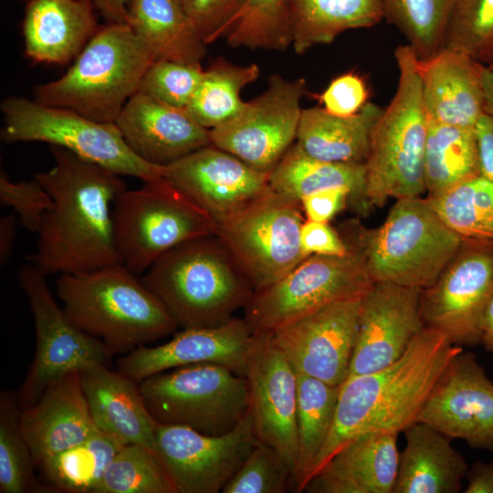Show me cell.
I'll return each instance as SVG.
<instances>
[{"label":"cell","mask_w":493,"mask_h":493,"mask_svg":"<svg viewBox=\"0 0 493 493\" xmlns=\"http://www.w3.org/2000/svg\"><path fill=\"white\" fill-rule=\"evenodd\" d=\"M54 165L34 177L52 198L27 257L44 275L80 274L121 264L114 240L113 205L126 189L121 175L58 146Z\"/></svg>","instance_id":"obj_1"},{"label":"cell","mask_w":493,"mask_h":493,"mask_svg":"<svg viewBox=\"0 0 493 493\" xmlns=\"http://www.w3.org/2000/svg\"><path fill=\"white\" fill-rule=\"evenodd\" d=\"M463 350L442 331L425 326L389 366L347 377L340 387L330 432L305 486L350 441L371 433L399 434L417 421L436 382Z\"/></svg>","instance_id":"obj_2"},{"label":"cell","mask_w":493,"mask_h":493,"mask_svg":"<svg viewBox=\"0 0 493 493\" xmlns=\"http://www.w3.org/2000/svg\"><path fill=\"white\" fill-rule=\"evenodd\" d=\"M141 279L183 329L227 322L255 292L216 235L177 245L158 257Z\"/></svg>","instance_id":"obj_3"},{"label":"cell","mask_w":493,"mask_h":493,"mask_svg":"<svg viewBox=\"0 0 493 493\" xmlns=\"http://www.w3.org/2000/svg\"><path fill=\"white\" fill-rule=\"evenodd\" d=\"M56 283L68 317L100 339L111 356L129 353L178 327L157 296L121 264L59 275Z\"/></svg>","instance_id":"obj_4"},{"label":"cell","mask_w":493,"mask_h":493,"mask_svg":"<svg viewBox=\"0 0 493 493\" xmlns=\"http://www.w3.org/2000/svg\"><path fill=\"white\" fill-rule=\"evenodd\" d=\"M155 61L127 23L100 26L60 78L33 89V100L99 122H115Z\"/></svg>","instance_id":"obj_5"},{"label":"cell","mask_w":493,"mask_h":493,"mask_svg":"<svg viewBox=\"0 0 493 493\" xmlns=\"http://www.w3.org/2000/svg\"><path fill=\"white\" fill-rule=\"evenodd\" d=\"M351 225L344 241L362 254L373 283L419 289L436 280L464 238L421 196L396 199L377 228Z\"/></svg>","instance_id":"obj_6"},{"label":"cell","mask_w":493,"mask_h":493,"mask_svg":"<svg viewBox=\"0 0 493 493\" xmlns=\"http://www.w3.org/2000/svg\"><path fill=\"white\" fill-rule=\"evenodd\" d=\"M398 68L395 93L375 121L370 136L366 170V197L371 207L390 198L421 196L425 184L427 118L415 54L408 45L394 50Z\"/></svg>","instance_id":"obj_7"},{"label":"cell","mask_w":493,"mask_h":493,"mask_svg":"<svg viewBox=\"0 0 493 493\" xmlns=\"http://www.w3.org/2000/svg\"><path fill=\"white\" fill-rule=\"evenodd\" d=\"M113 224L121 261L136 275L177 245L216 232L214 219L166 178L121 192Z\"/></svg>","instance_id":"obj_8"},{"label":"cell","mask_w":493,"mask_h":493,"mask_svg":"<svg viewBox=\"0 0 493 493\" xmlns=\"http://www.w3.org/2000/svg\"><path fill=\"white\" fill-rule=\"evenodd\" d=\"M0 109L4 117L1 139L5 142H46L120 175L143 182L165 178L166 166L152 164L138 157L114 122H99L70 110L23 97L4 99Z\"/></svg>","instance_id":"obj_9"},{"label":"cell","mask_w":493,"mask_h":493,"mask_svg":"<svg viewBox=\"0 0 493 493\" xmlns=\"http://www.w3.org/2000/svg\"><path fill=\"white\" fill-rule=\"evenodd\" d=\"M146 407L159 425L218 435L231 431L249 407L246 376L218 363H196L139 383Z\"/></svg>","instance_id":"obj_10"},{"label":"cell","mask_w":493,"mask_h":493,"mask_svg":"<svg viewBox=\"0 0 493 493\" xmlns=\"http://www.w3.org/2000/svg\"><path fill=\"white\" fill-rule=\"evenodd\" d=\"M311 255L277 282L253 293L245 318L253 334L271 332L331 303L362 298L372 286L362 254Z\"/></svg>","instance_id":"obj_11"},{"label":"cell","mask_w":493,"mask_h":493,"mask_svg":"<svg viewBox=\"0 0 493 493\" xmlns=\"http://www.w3.org/2000/svg\"><path fill=\"white\" fill-rule=\"evenodd\" d=\"M300 201L272 188L215 223L224 242L255 291L277 282L306 257L300 246L305 218Z\"/></svg>","instance_id":"obj_12"},{"label":"cell","mask_w":493,"mask_h":493,"mask_svg":"<svg viewBox=\"0 0 493 493\" xmlns=\"http://www.w3.org/2000/svg\"><path fill=\"white\" fill-rule=\"evenodd\" d=\"M46 275L29 262L18 271L36 329V352L16 394L20 408L38 401L45 389L60 376L112 357L104 343L77 326L56 303Z\"/></svg>","instance_id":"obj_13"},{"label":"cell","mask_w":493,"mask_h":493,"mask_svg":"<svg viewBox=\"0 0 493 493\" xmlns=\"http://www.w3.org/2000/svg\"><path fill=\"white\" fill-rule=\"evenodd\" d=\"M493 296V240L464 237L436 280L422 289L425 326L456 345L480 343L483 311Z\"/></svg>","instance_id":"obj_14"},{"label":"cell","mask_w":493,"mask_h":493,"mask_svg":"<svg viewBox=\"0 0 493 493\" xmlns=\"http://www.w3.org/2000/svg\"><path fill=\"white\" fill-rule=\"evenodd\" d=\"M306 92L303 78L271 75L267 89L235 118L209 130L211 144L270 174L297 139Z\"/></svg>","instance_id":"obj_15"},{"label":"cell","mask_w":493,"mask_h":493,"mask_svg":"<svg viewBox=\"0 0 493 493\" xmlns=\"http://www.w3.org/2000/svg\"><path fill=\"white\" fill-rule=\"evenodd\" d=\"M257 442L249 411L223 435L159 424L155 431V453L177 493L222 492Z\"/></svg>","instance_id":"obj_16"},{"label":"cell","mask_w":493,"mask_h":493,"mask_svg":"<svg viewBox=\"0 0 493 493\" xmlns=\"http://www.w3.org/2000/svg\"><path fill=\"white\" fill-rule=\"evenodd\" d=\"M362 298L331 303L271 331L297 372L331 385L346 380Z\"/></svg>","instance_id":"obj_17"},{"label":"cell","mask_w":493,"mask_h":493,"mask_svg":"<svg viewBox=\"0 0 493 493\" xmlns=\"http://www.w3.org/2000/svg\"><path fill=\"white\" fill-rule=\"evenodd\" d=\"M246 370L249 407L258 441L277 449L293 477L297 462L298 373L271 332L254 334Z\"/></svg>","instance_id":"obj_18"},{"label":"cell","mask_w":493,"mask_h":493,"mask_svg":"<svg viewBox=\"0 0 493 493\" xmlns=\"http://www.w3.org/2000/svg\"><path fill=\"white\" fill-rule=\"evenodd\" d=\"M417 421L493 454V382L474 353L463 350L452 359Z\"/></svg>","instance_id":"obj_19"},{"label":"cell","mask_w":493,"mask_h":493,"mask_svg":"<svg viewBox=\"0 0 493 493\" xmlns=\"http://www.w3.org/2000/svg\"><path fill=\"white\" fill-rule=\"evenodd\" d=\"M422 289L376 282L362 298L348 376L383 369L397 361L425 327Z\"/></svg>","instance_id":"obj_20"},{"label":"cell","mask_w":493,"mask_h":493,"mask_svg":"<svg viewBox=\"0 0 493 493\" xmlns=\"http://www.w3.org/2000/svg\"><path fill=\"white\" fill-rule=\"evenodd\" d=\"M165 178L216 223L266 193L269 174L210 144L166 165Z\"/></svg>","instance_id":"obj_21"},{"label":"cell","mask_w":493,"mask_h":493,"mask_svg":"<svg viewBox=\"0 0 493 493\" xmlns=\"http://www.w3.org/2000/svg\"><path fill=\"white\" fill-rule=\"evenodd\" d=\"M255 336L244 319L215 327L184 329L164 344L139 346L118 360V372L141 383L173 368L218 363L245 376Z\"/></svg>","instance_id":"obj_22"},{"label":"cell","mask_w":493,"mask_h":493,"mask_svg":"<svg viewBox=\"0 0 493 493\" xmlns=\"http://www.w3.org/2000/svg\"><path fill=\"white\" fill-rule=\"evenodd\" d=\"M114 123L129 148L155 165L166 166L211 144L209 130L186 109L168 106L139 91Z\"/></svg>","instance_id":"obj_23"},{"label":"cell","mask_w":493,"mask_h":493,"mask_svg":"<svg viewBox=\"0 0 493 493\" xmlns=\"http://www.w3.org/2000/svg\"><path fill=\"white\" fill-rule=\"evenodd\" d=\"M414 65L427 121L475 128L486 113L485 65L446 47L425 59L415 57Z\"/></svg>","instance_id":"obj_24"},{"label":"cell","mask_w":493,"mask_h":493,"mask_svg":"<svg viewBox=\"0 0 493 493\" xmlns=\"http://www.w3.org/2000/svg\"><path fill=\"white\" fill-rule=\"evenodd\" d=\"M19 421L36 467L100 431L91 417L79 371L52 382L37 403L21 408Z\"/></svg>","instance_id":"obj_25"},{"label":"cell","mask_w":493,"mask_h":493,"mask_svg":"<svg viewBox=\"0 0 493 493\" xmlns=\"http://www.w3.org/2000/svg\"><path fill=\"white\" fill-rule=\"evenodd\" d=\"M79 376L97 428L123 446L138 444L155 452L157 423L146 407L139 383L104 363L83 368Z\"/></svg>","instance_id":"obj_26"},{"label":"cell","mask_w":493,"mask_h":493,"mask_svg":"<svg viewBox=\"0 0 493 493\" xmlns=\"http://www.w3.org/2000/svg\"><path fill=\"white\" fill-rule=\"evenodd\" d=\"M396 433H371L342 446L308 481L309 493H393L400 453Z\"/></svg>","instance_id":"obj_27"},{"label":"cell","mask_w":493,"mask_h":493,"mask_svg":"<svg viewBox=\"0 0 493 493\" xmlns=\"http://www.w3.org/2000/svg\"><path fill=\"white\" fill-rule=\"evenodd\" d=\"M92 0H28L22 24L25 54L37 63L75 59L100 26Z\"/></svg>","instance_id":"obj_28"},{"label":"cell","mask_w":493,"mask_h":493,"mask_svg":"<svg viewBox=\"0 0 493 493\" xmlns=\"http://www.w3.org/2000/svg\"><path fill=\"white\" fill-rule=\"evenodd\" d=\"M405 446L399 456L393 493H458L467 464L451 438L415 421L404 430Z\"/></svg>","instance_id":"obj_29"},{"label":"cell","mask_w":493,"mask_h":493,"mask_svg":"<svg viewBox=\"0 0 493 493\" xmlns=\"http://www.w3.org/2000/svg\"><path fill=\"white\" fill-rule=\"evenodd\" d=\"M382 111L372 102L348 117L331 114L321 107L302 109L296 142L306 154L320 161L364 163L371 131Z\"/></svg>","instance_id":"obj_30"},{"label":"cell","mask_w":493,"mask_h":493,"mask_svg":"<svg viewBox=\"0 0 493 493\" xmlns=\"http://www.w3.org/2000/svg\"><path fill=\"white\" fill-rule=\"evenodd\" d=\"M127 24L155 60L201 63L207 44L181 0H130Z\"/></svg>","instance_id":"obj_31"},{"label":"cell","mask_w":493,"mask_h":493,"mask_svg":"<svg viewBox=\"0 0 493 493\" xmlns=\"http://www.w3.org/2000/svg\"><path fill=\"white\" fill-rule=\"evenodd\" d=\"M269 184L274 191L299 201L319 191L344 189L358 212L365 214L372 208L366 197L364 163L320 161L306 154L297 142L270 173Z\"/></svg>","instance_id":"obj_32"},{"label":"cell","mask_w":493,"mask_h":493,"mask_svg":"<svg viewBox=\"0 0 493 493\" xmlns=\"http://www.w3.org/2000/svg\"><path fill=\"white\" fill-rule=\"evenodd\" d=\"M295 53L331 43L351 29L368 28L383 18L381 0H288Z\"/></svg>","instance_id":"obj_33"},{"label":"cell","mask_w":493,"mask_h":493,"mask_svg":"<svg viewBox=\"0 0 493 493\" xmlns=\"http://www.w3.org/2000/svg\"><path fill=\"white\" fill-rule=\"evenodd\" d=\"M478 175L480 162L475 128L428 121L425 149V184L428 195Z\"/></svg>","instance_id":"obj_34"},{"label":"cell","mask_w":493,"mask_h":493,"mask_svg":"<svg viewBox=\"0 0 493 493\" xmlns=\"http://www.w3.org/2000/svg\"><path fill=\"white\" fill-rule=\"evenodd\" d=\"M297 373L298 451L292 489L302 492L309 471L330 432L341 385Z\"/></svg>","instance_id":"obj_35"},{"label":"cell","mask_w":493,"mask_h":493,"mask_svg":"<svg viewBox=\"0 0 493 493\" xmlns=\"http://www.w3.org/2000/svg\"><path fill=\"white\" fill-rule=\"evenodd\" d=\"M123 446L100 431L43 461L47 488L67 493H95L116 453Z\"/></svg>","instance_id":"obj_36"},{"label":"cell","mask_w":493,"mask_h":493,"mask_svg":"<svg viewBox=\"0 0 493 493\" xmlns=\"http://www.w3.org/2000/svg\"><path fill=\"white\" fill-rule=\"evenodd\" d=\"M259 74L260 68L255 63L238 66L218 58L204 70L187 111L207 130L229 121L246 105L241 90L256 81Z\"/></svg>","instance_id":"obj_37"},{"label":"cell","mask_w":493,"mask_h":493,"mask_svg":"<svg viewBox=\"0 0 493 493\" xmlns=\"http://www.w3.org/2000/svg\"><path fill=\"white\" fill-rule=\"evenodd\" d=\"M443 221L463 237L493 240V182L482 175L427 196Z\"/></svg>","instance_id":"obj_38"},{"label":"cell","mask_w":493,"mask_h":493,"mask_svg":"<svg viewBox=\"0 0 493 493\" xmlns=\"http://www.w3.org/2000/svg\"><path fill=\"white\" fill-rule=\"evenodd\" d=\"M454 0H381L383 17L405 37L419 59L444 47Z\"/></svg>","instance_id":"obj_39"},{"label":"cell","mask_w":493,"mask_h":493,"mask_svg":"<svg viewBox=\"0 0 493 493\" xmlns=\"http://www.w3.org/2000/svg\"><path fill=\"white\" fill-rule=\"evenodd\" d=\"M226 39L233 48L286 50L292 44L288 0H247Z\"/></svg>","instance_id":"obj_40"},{"label":"cell","mask_w":493,"mask_h":493,"mask_svg":"<svg viewBox=\"0 0 493 493\" xmlns=\"http://www.w3.org/2000/svg\"><path fill=\"white\" fill-rule=\"evenodd\" d=\"M20 406L16 395L0 394V492L41 491L35 477L36 465L20 426Z\"/></svg>","instance_id":"obj_41"},{"label":"cell","mask_w":493,"mask_h":493,"mask_svg":"<svg viewBox=\"0 0 493 493\" xmlns=\"http://www.w3.org/2000/svg\"><path fill=\"white\" fill-rule=\"evenodd\" d=\"M95 493H177L158 455L138 444L124 445L110 463Z\"/></svg>","instance_id":"obj_42"},{"label":"cell","mask_w":493,"mask_h":493,"mask_svg":"<svg viewBox=\"0 0 493 493\" xmlns=\"http://www.w3.org/2000/svg\"><path fill=\"white\" fill-rule=\"evenodd\" d=\"M444 47L493 65V0H454Z\"/></svg>","instance_id":"obj_43"},{"label":"cell","mask_w":493,"mask_h":493,"mask_svg":"<svg viewBox=\"0 0 493 493\" xmlns=\"http://www.w3.org/2000/svg\"><path fill=\"white\" fill-rule=\"evenodd\" d=\"M293 471L274 447L258 441L223 493H284L292 489Z\"/></svg>","instance_id":"obj_44"},{"label":"cell","mask_w":493,"mask_h":493,"mask_svg":"<svg viewBox=\"0 0 493 493\" xmlns=\"http://www.w3.org/2000/svg\"><path fill=\"white\" fill-rule=\"evenodd\" d=\"M204 70L201 63L155 60L146 70L138 91L168 106L186 109Z\"/></svg>","instance_id":"obj_45"},{"label":"cell","mask_w":493,"mask_h":493,"mask_svg":"<svg viewBox=\"0 0 493 493\" xmlns=\"http://www.w3.org/2000/svg\"><path fill=\"white\" fill-rule=\"evenodd\" d=\"M0 201L17 214L20 226L37 233L45 214L52 207L50 194L35 177L29 181H11L6 173H0Z\"/></svg>","instance_id":"obj_46"},{"label":"cell","mask_w":493,"mask_h":493,"mask_svg":"<svg viewBox=\"0 0 493 493\" xmlns=\"http://www.w3.org/2000/svg\"><path fill=\"white\" fill-rule=\"evenodd\" d=\"M204 41L226 37L247 0H181Z\"/></svg>","instance_id":"obj_47"},{"label":"cell","mask_w":493,"mask_h":493,"mask_svg":"<svg viewBox=\"0 0 493 493\" xmlns=\"http://www.w3.org/2000/svg\"><path fill=\"white\" fill-rule=\"evenodd\" d=\"M313 96L328 112L341 117L356 114L368 102L366 84L363 79L354 72L336 77L322 93Z\"/></svg>","instance_id":"obj_48"},{"label":"cell","mask_w":493,"mask_h":493,"mask_svg":"<svg viewBox=\"0 0 493 493\" xmlns=\"http://www.w3.org/2000/svg\"><path fill=\"white\" fill-rule=\"evenodd\" d=\"M300 246L306 257L311 255L344 256L349 252L344 239L328 223L306 218L300 229Z\"/></svg>","instance_id":"obj_49"},{"label":"cell","mask_w":493,"mask_h":493,"mask_svg":"<svg viewBox=\"0 0 493 493\" xmlns=\"http://www.w3.org/2000/svg\"><path fill=\"white\" fill-rule=\"evenodd\" d=\"M350 201L347 190L340 188L319 191L300 199L306 219L329 223Z\"/></svg>","instance_id":"obj_50"},{"label":"cell","mask_w":493,"mask_h":493,"mask_svg":"<svg viewBox=\"0 0 493 493\" xmlns=\"http://www.w3.org/2000/svg\"><path fill=\"white\" fill-rule=\"evenodd\" d=\"M480 162V175L493 182V115L483 114L475 127Z\"/></svg>","instance_id":"obj_51"},{"label":"cell","mask_w":493,"mask_h":493,"mask_svg":"<svg viewBox=\"0 0 493 493\" xmlns=\"http://www.w3.org/2000/svg\"><path fill=\"white\" fill-rule=\"evenodd\" d=\"M466 493H493V461L477 462L467 470Z\"/></svg>","instance_id":"obj_52"},{"label":"cell","mask_w":493,"mask_h":493,"mask_svg":"<svg viewBox=\"0 0 493 493\" xmlns=\"http://www.w3.org/2000/svg\"><path fill=\"white\" fill-rule=\"evenodd\" d=\"M16 215L9 214L0 218V264L5 265L12 253L16 236Z\"/></svg>","instance_id":"obj_53"},{"label":"cell","mask_w":493,"mask_h":493,"mask_svg":"<svg viewBox=\"0 0 493 493\" xmlns=\"http://www.w3.org/2000/svg\"><path fill=\"white\" fill-rule=\"evenodd\" d=\"M130 0H92L108 23H127Z\"/></svg>","instance_id":"obj_54"},{"label":"cell","mask_w":493,"mask_h":493,"mask_svg":"<svg viewBox=\"0 0 493 493\" xmlns=\"http://www.w3.org/2000/svg\"><path fill=\"white\" fill-rule=\"evenodd\" d=\"M480 343L493 354V296L483 311L480 324Z\"/></svg>","instance_id":"obj_55"},{"label":"cell","mask_w":493,"mask_h":493,"mask_svg":"<svg viewBox=\"0 0 493 493\" xmlns=\"http://www.w3.org/2000/svg\"><path fill=\"white\" fill-rule=\"evenodd\" d=\"M482 79L485 93V112L493 115V69L485 66Z\"/></svg>","instance_id":"obj_56"},{"label":"cell","mask_w":493,"mask_h":493,"mask_svg":"<svg viewBox=\"0 0 493 493\" xmlns=\"http://www.w3.org/2000/svg\"><path fill=\"white\" fill-rule=\"evenodd\" d=\"M488 68H489L493 69V65H491V66H489V67H488Z\"/></svg>","instance_id":"obj_57"},{"label":"cell","mask_w":493,"mask_h":493,"mask_svg":"<svg viewBox=\"0 0 493 493\" xmlns=\"http://www.w3.org/2000/svg\"><path fill=\"white\" fill-rule=\"evenodd\" d=\"M21 1H26H26H28V0H21Z\"/></svg>","instance_id":"obj_58"}]
</instances>
